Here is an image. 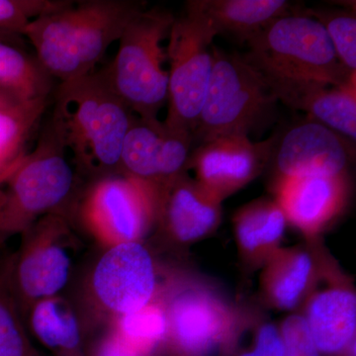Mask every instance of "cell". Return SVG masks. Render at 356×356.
Here are the masks:
<instances>
[{"mask_svg":"<svg viewBox=\"0 0 356 356\" xmlns=\"http://www.w3.org/2000/svg\"><path fill=\"white\" fill-rule=\"evenodd\" d=\"M138 0H83L33 21L24 37L60 83L92 74L129 23L146 9Z\"/></svg>","mask_w":356,"mask_h":356,"instance_id":"1","label":"cell"},{"mask_svg":"<svg viewBox=\"0 0 356 356\" xmlns=\"http://www.w3.org/2000/svg\"><path fill=\"white\" fill-rule=\"evenodd\" d=\"M135 117L99 70L58 84L50 120L72 165L98 179L120 172L122 147Z\"/></svg>","mask_w":356,"mask_h":356,"instance_id":"2","label":"cell"},{"mask_svg":"<svg viewBox=\"0 0 356 356\" xmlns=\"http://www.w3.org/2000/svg\"><path fill=\"white\" fill-rule=\"evenodd\" d=\"M247 44L243 58L270 86H343L356 76L339 62L323 25L301 10L273 21Z\"/></svg>","mask_w":356,"mask_h":356,"instance_id":"3","label":"cell"},{"mask_svg":"<svg viewBox=\"0 0 356 356\" xmlns=\"http://www.w3.org/2000/svg\"><path fill=\"white\" fill-rule=\"evenodd\" d=\"M175 19L165 9L143 10L124 30L114 60L100 70L115 95L140 120H159L168 103L163 42Z\"/></svg>","mask_w":356,"mask_h":356,"instance_id":"4","label":"cell"},{"mask_svg":"<svg viewBox=\"0 0 356 356\" xmlns=\"http://www.w3.org/2000/svg\"><path fill=\"white\" fill-rule=\"evenodd\" d=\"M76 172L50 119L36 147L13 166L0 184V235L54 215L74 194Z\"/></svg>","mask_w":356,"mask_h":356,"instance_id":"5","label":"cell"},{"mask_svg":"<svg viewBox=\"0 0 356 356\" xmlns=\"http://www.w3.org/2000/svg\"><path fill=\"white\" fill-rule=\"evenodd\" d=\"M213 67L194 138L248 137L273 118L278 99L266 77L243 56L213 47Z\"/></svg>","mask_w":356,"mask_h":356,"instance_id":"6","label":"cell"},{"mask_svg":"<svg viewBox=\"0 0 356 356\" xmlns=\"http://www.w3.org/2000/svg\"><path fill=\"white\" fill-rule=\"evenodd\" d=\"M217 36L209 23L185 7L173 21L166 58L170 63L168 115L165 125L191 134L197 128L213 67V41Z\"/></svg>","mask_w":356,"mask_h":356,"instance_id":"7","label":"cell"},{"mask_svg":"<svg viewBox=\"0 0 356 356\" xmlns=\"http://www.w3.org/2000/svg\"><path fill=\"white\" fill-rule=\"evenodd\" d=\"M158 209L156 187L119 172L96 179L84 201L83 214L99 235L120 243L139 242L158 218Z\"/></svg>","mask_w":356,"mask_h":356,"instance_id":"8","label":"cell"},{"mask_svg":"<svg viewBox=\"0 0 356 356\" xmlns=\"http://www.w3.org/2000/svg\"><path fill=\"white\" fill-rule=\"evenodd\" d=\"M353 142L309 119L274 140L270 161L276 180L346 175Z\"/></svg>","mask_w":356,"mask_h":356,"instance_id":"9","label":"cell"},{"mask_svg":"<svg viewBox=\"0 0 356 356\" xmlns=\"http://www.w3.org/2000/svg\"><path fill=\"white\" fill-rule=\"evenodd\" d=\"M275 138L254 143L243 136H227L202 143L189 158L196 181L222 202L261 175L269 163Z\"/></svg>","mask_w":356,"mask_h":356,"instance_id":"10","label":"cell"},{"mask_svg":"<svg viewBox=\"0 0 356 356\" xmlns=\"http://www.w3.org/2000/svg\"><path fill=\"white\" fill-rule=\"evenodd\" d=\"M192 142L191 134L135 117L122 147L120 172L161 188L186 172Z\"/></svg>","mask_w":356,"mask_h":356,"instance_id":"11","label":"cell"},{"mask_svg":"<svg viewBox=\"0 0 356 356\" xmlns=\"http://www.w3.org/2000/svg\"><path fill=\"white\" fill-rule=\"evenodd\" d=\"M92 286L100 303L118 315L147 306L156 286L149 250L139 242L115 243L96 264Z\"/></svg>","mask_w":356,"mask_h":356,"instance_id":"12","label":"cell"},{"mask_svg":"<svg viewBox=\"0 0 356 356\" xmlns=\"http://www.w3.org/2000/svg\"><path fill=\"white\" fill-rule=\"evenodd\" d=\"M166 314L177 356H211L228 341L234 329L233 316L221 300L197 288L179 293Z\"/></svg>","mask_w":356,"mask_h":356,"instance_id":"13","label":"cell"},{"mask_svg":"<svg viewBox=\"0 0 356 356\" xmlns=\"http://www.w3.org/2000/svg\"><path fill=\"white\" fill-rule=\"evenodd\" d=\"M274 192L287 221L313 238L343 211L348 195V175L275 180Z\"/></svg>","mask_w":356,"mask_h":356,"instance_id":"14","label":"cell"},{"mask_svg":"<svg viewBox=\"0 0 356 356\" xmlns=\"http://www.w3.org/2000/svg\"><path fill=\"white\" fill-rule=\"evenodd\" d=\"M158 218L178 242H195L219 226L221 202L185 172L159 189Z\"/></svg>","mask_w":356,"mask_h":356,"instance_id":"15","label":"cell"},{"mask_svg":"<svg viewBox=\"0 0 356 356\" xmlns=\"http://www.w3.org/2000/svg\"><path fill=\"white\" fill-rule=\"evenodd\" d=\"M270 86L278 102L289 108L304 112L309 119L355 142L356 76L343 86L285 83Z\"/></svg>","mask_w":356,"mask_h":356,"instance_id":"16","label":"cell"},{"mask_svg":"<svg viewBox=\"0 0 356 356\" xmlns=\"http://www.w3.org/2000/svg\"><path fill=\"white\" fill-rule=\"evenodd\" d=\"M186 8L209 23L218 35L248 43L273 21L297 13L285 0H189Z\"/></svg>","mask_w":356,"mask_h":356,"instance_id":"17","label":"cell"},{"mask_svg":"<svg viewBox=\"0 0 356 356\" xmlns=\"http://www.w3.org/2000/svg\"><path fill=\"white\" fill-rule=\"evenodd\" d=\"M304 318L322 355L346 356L355 343L356 298L350 289L334 287L317 293Z\"/></svg>","mask_w":356,"mask_h":356,"instance_id":"18","label":"cell"},{"mask_svg":"<svg viewBox=\"0 0 356 356\" xmlns=\"http://www.w3.org/2000/svg\"><path fill=\"white\" fill-rule=\"evenodd\" d=\"M70 267L72 261L65 248L42 243L23 252L16 267V282L27 298H53L69 281Z\"/></svg>","mask_w":356,"mask_h":356,"instance_id":"19","label":"cell"},{"mask_svg":"<svg viewBox=\"0 0 356 356\" xmlns=\"http://www.w3.org/2000/svg\"><path fill=\"white\" fill-rule=\"evenodd\" d=\"M287 219L275 200H257L236 213L234 224L243 254L254 261L268 259L284 235Z\"/></svg>","mask_w":356,"mask_h":356,"instance_id":"20","label":"cell"},{"mask_svg":"<svg viewBox=\"0 0 356 356\" xmlns=\"http://www.w3.org/2000/svg\"><path fill=\"white\" fill-rule=\"evenodd\" d=\"M315 274V261L305 250H276L264 273L267 298L277 308L292 310L305 297Z\"/></svg>","mask_w":356,"mask_h":356,"instance_id":"21","label":"cell"},{"mask_svg":"<svg viewBox=\"0 0 356 356\" xmlns=\"http://www.w3.org/2000/svg\"><path fill=\"white\" fill-rule=\"evenodd\" d=\"M54 79L39 62L17 47L0 40V89L14 102L50 98Z\"/></svg>","mask_w":356,"mask_h":356,"instance_id":"22","label":"cell"},{"mask_svg":"<svg viewBox=\"0 0 356 356\" xmlns=\"http://www.w3.org/2000/svg\"><path fill=\"white\" fill-rule=\"evenodd\" d=\"M31 327L40 341L60 356H79L83 334L69 307L56 297L40 300L31 314Z\"/></svg>","mask_w":356,"mask_h":356,"instance_id":"23","label":"cell"},{"mask_svg":"<svg viewBox=\"0 0 356 356\" xmlns=\"http://www.w3.org/2000/svg\"><path fill=\"white\" fill-rule=\"evenodd\" d=\"M50 98L0 108V177L24 156L26 142L48 108Z\"/></svg>","mask_w":356,"mask_h":356,"instance_id":"24","label":"cell"},{"mask_svg":"<svg viewBox=\"0 0 356 356\" xmlns=\"http://www.w3.org/2000/svg\"><path fill=\"white\" fill-rule=\"evenodd\" d=\"M117 332L138 350L152 356L168 336V314L163 307L151 302L140 310L121 316Z\"/></svg>","mask_w":356,"mask_h":356,"instance_id":"25","label":"cell"},{"mask_svg":"<svg viewBox=\"0 0 356 356\" xmlns=\"http://www.w3.org/2000/svg\"><path fill=\"white\" fill-rule=\"evenodd\" d=\"M318 21L327 32L332 48L344 69L356 74V18L353 10L306 9L302 11Z\"/></svg>","mask_w":356,"mask_h":356,"instance_id":"26","label":"cell"},{"mask_svg":"<svg viewBox=\"0 0 356 356\" xmlns=\"http://www.w3.org/2000/svg\"><path fill=\"white\" fill-rule=\"evenodd\" d=\"M70 3L69 0H0V35L24 36L33 21Z\"/></svg>","mask_w":356,"mask_h":356,"instance_id":"27","label":"cell"},{"mask_svg":"<svg viewBox=\"0 0 356 356\" xmlns=\"http://www.w3.org/2000/svg\"><path fill=\"white\" fill-rule=\"evenodd\" d=\"M0 356H34L15 309L0 280Z\"/></svg>","mask_w":356,"mask_h":356,"instance_id":"28","label":"cell"},{"mask_svg":"<svg viewBox=\"0 0 356 356\" xmlns=\"http://www.w3.org/2000/svg\"><path fill=\"white\" fill-rule=\"evenodd\" d=\"M286 356H323L314 343L306 320L301 316H290L280 330Z\"/></svg>","mask_w":356,"mask_h":356,"instance_id":"29","label":"cell"},{"mask_svg":"<svg viewBox=\"0 0 356 356\" xmlns=\"http://www.w3.org/2000/svg\"><path fill=\"white\" fill-rule=\"evenodd\" d=\"M254 351L257 356H286L282 337L275 325L266 324L259 327Z\"/></svg>","mask_w":356,"mask_h":356,"instance_id":"30","label":"cell"},{"mask_svg":"<svg viewBox=\"0 0 356 356\" xmlns=\"http://www.w3.org/2000/svg\"><path fill=\"white\" fill-rule=\"evenodd\" d=\"M95 356H149L126 341L121 334H114L105 337L96 348Z\"/></svg>","mask_w":356,"mask_h":356,"instance_id":"31","label":"cell"},{"mask_svg":"<svg viewBox=\"0 0 356 356\" xmlns=\"http://www.w3.org/2000/svg\"><path fill=\"white\" fill-rule=\"evenodd\" d=\"M16 102H14L10 96L6 95L4 91L0 89V108H6V107L11 106V105L16 104Z\"/></svg>","mask_w":356,"mask_h":356,"instance_id":"32","label":"cell"},{"mask_svg":"<svg viewBox=\"0 0 356 356\" xmlns=\"http://www.w3.org/2000/svg\"><path fill=\"white\" fill-rule=\"evenodd\" d=\"M238 356H257V355H255L254 350H252L243 351V353H240V355H238Z\"/></svg>","mask_w":356,"mask_h":356,"instance_id":"33","label":"cell"},{"mask_svg":"<svg viewBox=\"0 0 356 356\" xmlns=\"http://www.w3.org/2000/svg\"><path fill=\"white\" fill-rule=\"evenodd\" d=\"M9 170H10V168H9ZM8 170H7V172H8ZM7 172H6V173H4V175H2V177H0V178L3 177H4V175H6Z\"/></svg>","mask_w":356,"mask_h":356,"instance_id":"34","label":"cell"},{"mask_svg":"<svg viewBox=\"0 0 356 356\" xmlns=\"http://www.w3.org/2000/svg\"><path fill=\"white\" fill-rule=\"evenodd\" d=\"M2 181H3V179H2V178H0V184H2Z\"/></svg>","mask_w":356,"mask_h":356,"instance_id":"35","label":"cell"}]
</instances>
